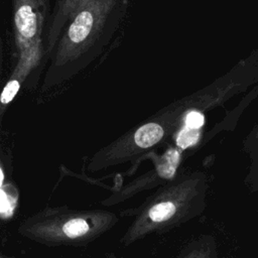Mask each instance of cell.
Wrapping results in <instances>:
<instances>
[{
    "mask_svg": "<svg viewBox=\"0 0 258 258\" xmlns=\"http://www.w3.org/2000/svg\"><path fill=\"white\" fill-rule=\"evenodd\" d=\"M188 189L183 184L168 185L150 197L140 208L122 212L123 216L135 215V219L124 233V246L136 242L144 236L174 224L182 217L189 201Z\"/></svg>",
    "mask_w": 258,
    "mask_h": 258,
    "instance_id": "3957f363",
    "label": "cell"
},
{
    "mask_svg": "<svg viewBox=\"0 0 258 258\" xmlns=\"http://www.w3.org/2000/svg\"><path fill=\"white\" fill-rule=\"evenodd\" d=\"M89 1L90 0H55L42 42L44 57L46 59L50 55L67 24Z\"/></svg>",
    "mask_w": 258,
    "mask_h": 258,
    "instance_id": "ba28073f",
    "label": "cell"
},
{
    "mask_svg": "<svg viewBox=\"0 0 258 258\" xmlns=\"http://www.w3.org/2000/svg\"><path fill=\"white\" fill-rule=\"evenodd\" d=\"M179 162V152L173 148L167 150L165 154L157 162L154 171L136 178L135 180L127 183L114 191L111 196L106 198L103 202V206H113L122 203L134 195L148 189L158 183L159 180H166L171 178L176 170Z\"/></svg>",
    "mask_w": 258,
    "mask_h": 258,
    "instance_id": "8992f818",
    "label": "cell"
},
{
    "mask_svg": "<svg viewBox=\"0 0 258 258\" xmlns=\"http://www.w3.org/2000/svg\"><path fill=\"white\" fill-rule=\"evenodd\" d=\"M184 125L194 129H200L204 125V116L198 111H189L185 115Z\"/></svg>",
    "mask_w": 258,
    "mask_h": 258,
    "instance_id": "30bf717a",
    "label": "cell"
},
{
    "mask_svg": "<svg viewBox=\"0 0 258 258\" xmlns=\"http://www.w3.org/2000/svg\"><path fill=\"white\" fill-rule=\"evenodd\" d=\"M0 258H13V257H10V256H7L6 254H4L3 252L0 251Z\"/></svg>",
    "mask_w": 258,
    "mask_h": 258,
    "instance_id": "7c38bea8",
    "label": "cell"
},
{
    "mask_svg": "<svg viewBox=\"0 0 258 258\" xmlns=\"http://www.w3.org/2000/svg\"><path fill=\"white\" fill-rule=\"evenodd\" d=\"M119 218L106 210L46 208L26 218L18 233L48 246L86 245L110 230Z\"/></svg>",
    "mask_w": 258,
    "mask_h": 258,
    "instance_id": "7a4b0ae2",
    "label": "cell"
},
{
    "mask_svg": "<svg viewBox=\"0 0 258 258\" xmlns=\"http://www.w3.org/2000/svg\"><path fill=\"white\" fill-rule=\"evenodd\" d=\"M17 52L43 42L49 21V0H11Z\"/></svg>",
    "mask_w": 258,
    "mask_h": 258,
    "instance_id": "5b68a950",
    "label": "cell"
},
{
    "mask_svg": "<svg viewBox=\"0 0 258 258\" xmlns=\"http://www.w3.org/2000/svg\"><path fill=\"white\" fill-rule=\"evenodd\" d=\"M100 258H120V257H116V256H114V255L109 254L108 256H104V257H100Z\"/></svg>",
    "mask_w": 258,
    "mask_h": 258,
    "instance_id": "4fadbf2b",
    "label": "cell"
},
{
    "mask_svg": "<svg viewBox=\"0 0 258 258\" xmlns=\"http://www.w3.org/2000/svg\"><path fill=\"white\" fill-rule=\"evenodd\" d=\"M3 63H4V54H3V45H2V39L0 34V82L3 74Z\"/></svg>",
    "mask_w": 258,
    "mask_h": 258,
    "instance_id": "8fae6325",
    "label": "cell"
},
{
    "mask_svg": "<svg viewBox=\"0 0 258 258\" xmlns=\"http://www.w3.org/2000/svg\"><path fill=\"white\" fill-rule=\"evenodd\" d=\"M128 0H90L67 24L48 60L41 93L85 71L101 55L125 17Z\"/></svg>",
    "mask_w": 258,
    "mask_h": 258,
    "instance_id": "6da1fadb",
    "label": "cell"
},
{
    "mask_svg": "<svg viewBox=\"0 0 258 258\" xmlns=\"http://www.w3.org/2000/svg\"><path fill=\"white\" fill-rule=\"evenodd\" d=\"M43 57L44 52L42 43L18 52V59L15 62L9 78L0 90V129L6 109L14 100L31 72L39 64Z\"/></svg>",
    "mask_w": 258,
    "mask_h": 258,
    "instance_id": "52a82bcc",
    "label": "cell"
},
{
    "mask_svg": "<svg viewBox=\"0 0 258 258\" xmlns=\"http://www.w3.org/2000/svg\"><path fill=\"white\" fill-rule=\"evenodd\" d=\"M165 133L163 120H150L143 123L98 150L90 159L88 169L98 171L131 161L159 143Z\"/></svg>",
    "mask_w": 258,
    "mask_h": 258,
    "instance_id": "277c9868",
    "label": "cell"
},
{
    "mask_svg": "<svg viewBox=\"0 0 258 258\" xmlns=\"http://www.w3.org/2000/svg\"><path fill=\"white\" fill-rule=\"evenodd\" d=\"M200 136V129H194L184 125L176 137V144L180 149H186L197 144Z\"/></svg>",
    "mask_w": 258,
    "mask_h": 258,
    "instance_id": "9c48e42d",
    "label": "cell"
}]
</instances>
